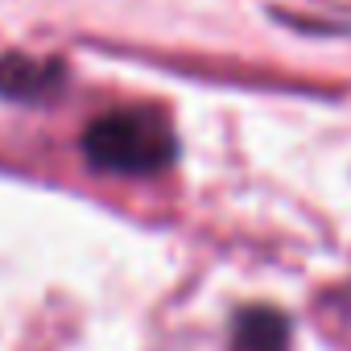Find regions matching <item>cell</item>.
I'll list each match as a JSON object with an SVG mask.
<instances>
[{
	"instance_id": "cell-1",
	"label": "cell",
	"mask_w": 351,
	"mask_h": 351,
	"mask_svg": "<svg viewBox=\"0 0 351 351\" xmlns=\"http://www.w3.org/2000/svg\"><path fill=\"white\" fill-rule=\"evenodd\" d=\"M83 157L99 173L153 178V173L173 165L178 136H173V124L157 108H120V112H104L87 124Z\"/></svg>"
},
{
	"instance_id": "cell-2",
	"label": "cell",
	"mask_w": 351,
	"mask_h": 351,
	"mask_svg": "<svg viewBox=\"0 0 351 351\" xmlns=\"http://www.w3.org/2000/svg\"><path fill=\"white\" fill-rule=\"evenodd\" d=\"M66 71L54 58L34 54H5L0 58V95L13 104H46L62 91Z\"/></svg>"
},
{
	"instance_id": "cell-3",
	"label": "cell",
	"mask_w": 351,
	"mask_h": 351,
	"mask_svg": "<svg viewBox=\"0 0 351 351\" xmlns=\"http://www.w3.org/2000/svg\"><path fill=\"white\" fill-rule=\"evenodd\" d=\"M289 347V326L277 310H244L236 318V351H285Z\"/></svg>"
}]
</instances>
